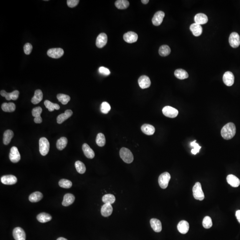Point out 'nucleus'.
<instances>
[{"label": "nucleus", "mask_w": 240, "mask_h": 240, "mask_svg": "<svg viewBox=\"0 0 240 240\" xmlns=\"http://www.w3.org/2000/svg\"><path fill=\"white\" fill-rule=\"evenodd\" d=\"M236 217L238 220V222L240 223V210H237L236 212Z\"/></svg>", "instance_id": "obj_50"}, {"label": "nucleus", "mask_w": 240, "mask_h": 240, "mask_svg": "<svg viewBox=\"0 0 240 240\" xmlns=\"http://www.w3.org/2000/svg\"><path fill=\"white\" fill-rule=\"evenodd\" d=\"M111 107L110 105L106 102L102 103L101 106V111L102 113L107 114L110 110Z\"/></svg>", "instance_id": "obj_45"}, {"label": "nucleus", "mask_w": 240, "mask_h": 240, "mask_svg": "<svg viewBox=\"0 0 240 240\" xmlns=\"http://www.w3.org/2000/svg\"><path fill=\"white\" fill-rule=\"evenodd\" d=\"M165 16V13L162 11H159L156 12L152 18V22L153 25L155 26H160L162 23Z\"/></svg>", "instance_id": "obj_13"}, {"label": "nucleus", "mask_w": 240, "mask_h": 240, "mask_svg": "<svg viewBox=\"0 0 240 240\" xmlns=\"http://www.w3.org/2000/svg\"><path fill=\"white\" fill-rule=\"evenodd\" d=\"M190 29L193 35L196 37L200 36L202 33V28L201 25L197 23H193L190 26Z\"/></svg>", "instance_id": "obj_26"}, {"label": "nucleus", "mask_w": 240, "mask_h": 240, "mask_svg": "<svg viewBox=\"0 0 240 240\" xmlns=\"http://www.w3.org/2000/svg\"><path fill=\"white\" fill-rule=\"evenodd\" d=\"M57 240H68L66 238H64V237H59V238H57Z\"/></svg>", "instance_id": "obj_53"}, {"label": "nucleus", "mask_w": 240, "mask_h": 240, "mask_svg": "<svg viewBox=\"0 0 240 240\" xmlns=\"http://www.w3.org/2000/svg\"><path fill=\"white\" fill-rule=\"evenodd\" d=\"M189 224L188 222L185 220H182L180 221L177 226L179 232L183 234L187 233L189 230Z\"/></svg>", "instance_id": "obj_19"}, {"label": "nucleus", "mask_w": 240, "mask_h": 240, "mask_svg": "<svg viewBox=\"0 0 240 240\" xmlns=\"http://www.w3.org/2000/svg\"><path fill=\"white\" fill-rule=\"evenodd\" d=\"M32 49H33V46L32 44L29 43H27L24 46V50L26 54H30L32 52Z\"/></svg>", "instance_id": "obj_47"}, {"label": "nucleus", "mask_w": 240, "mask_h": 240, "mask_svg": "<svg viewBox=\"0 0 240 240\" xmlns=\"http://www.w3.org/2000/svg\"><path fill=\"white\" fill-rule=\"evenodd\" d=\"M9 157L10 160L13 163H17L21 159V155L19 151L15 146H13L10 149Z\"/></svg>", "instance_id": "obj_10"}, {"label": "nucleus", "mask_w": 240, "mask_h": 240, "mask_svg": "<svg viewBox=\"0 0 240 240\" xmlns=\"http://www.w3.org/2000/svg\"><path fill=\"white\" fill-rule=\"evenodd\" d=\"M34 121L36 123L40 124L42 123V117L34 118Z\"/></svg>", "instance_id": "obj_51"}, {"label": "nucleus", "mask_w": 240, "mask_h": 240, "mask_svg": "<svg viewBox=\"0 0 240 240\" xmlns=\"http://www.w3.org/2000/svg\"><path fill=\"white\" fill-rule=\"evenodd\" d=\"M171 178V176L169 173L164 172L160 175L158 178V183L161 188L163 189L167 188Z\"/></svg>", "instance_id": "obj_5"}, {"label": "nucleus", "mask_w": 240, "mask_h": 240, "mask_svg": "<svg viewBox=\"0 0 240 240\" xmlns=\"http://www.w3.org/2000/svg\"><path fill=\"white\" fill-rule=\"evenodd\" d=\"M194 21L195 23L198 24V25H203L207 22L208 18L207 16L205 14L199 13L195 15L194 17Z\"/></svg>", "instance_id": "obj_22"}, {"label": "nucleus", "mask_w": 240, "mask_h": 240, "mask_svg": "<svg viewBox=\"0 0 240 240\" xmlns=\"http://www.w3.org/2000/svg\"><path fill=\"white\" fill-rule=\"evenodd\" d=\"M119 154L121 158L125 163L130 164L133 161V154L129 149L125 147L121 148Z\"/></svg>", "instance_id": "obj_2"}, {"label": "nucleus", "mask_w": 240, "mask_h": 240, "mask_svg": "<svg viewBox=\"0 0 240 240\" xmlns=\"http://www.w3.org/2000/svg\"><path fill=\"white\" fill-rule=\"evenodd\" d=\"M75 166L77 171L80 174H83L86 171V167L85 165L82 161L77 160L75 163Z\"/></svg>", "instance_id": "obj_39"}, {"label": "nucleus", "mask_w": 240, "mask_h": 240, "mask_svg": "<svg viewBox=\"0 0 240 240\" xmlns=\"http://www.w3.org/2000/svg\"><path fill=\"white\" fill-rule=\"evenodd\" d=\"M82 150L85 155L88 158L92 159L95 157L94 151L88 144L85 143L83 145Z\"/></svg>", "instance_id": "obj_24"}, {"label": "nucleus", "mask_w": 240, "mask_h": 240, "mask_svg": "<svg viewBox=\"0 0 240 240\" xmlns=\"http://www.w3.org/2000/svg\"><path fill=\"white\" fill-rule=\"evenodd\" d=\"M138 82L140 87L142 89L149 88L151 85L150 80L147 76H140L138 79Z\"/></svg>", "instance_id": "obj_17"}, {"label": "nucleus", "mask_w": 240, "mask_h": 240, "mask_svg": "<svg viewBox=\"0 0 240 240\" xmlns=\"http://www.w3.org/2000/svg\"><path fill=\"white\" fill-rule=\"evenodd\" d=\"M141 1L143 4H146L149 2V0H142Z\"/></svg>", "instance_id": "obj_52"}, {"label": "nucleus", "mask_w": 240, "mask_h": 240, "mask_svg": "<svg viewBox=\"0 0 240 240\" xmlns=\"http://www.w3.org/2000/svg\"><path fill=\"white\" fill-rule=\"evenodd\" d=\"M43 99V93L42 90H37L35 91L34 95L31 100V102L34 104H37L42 101Z\"/></svg>", "instance_id": "obj_29"}, {"label": "nucleus", "mask_w": 240, "mask_h": 240, "mask_svg": "<svg viewBox=\"0 0 240 240\" xmlns=\"http://www.w3.org/2000/svg\"><path fill=\"white\" fill-rule=\"evenodd\" d=\"M123 38L126 42L133 43L138 41V35L135 32L130 31L124 35Z\"/></svg>", "instance_id": "obj_16"}, {"label": "nucleus", "mask_w": 240, "mask_h": 240, "mask_svg": "<svg viewBox=\"0 0 240 240\" xmlns=\"http://www.w3.org/2000/svg\"><path fill=\"white\" fill-rule=\"evenodd\" d=\"M193 196L194 198L199 201H202L205 198L204 193L202 191L201 184L198 182L195 183L193 188Z\"/></svg>", "instance_id": "obj_4"}, {"label": "nucleus", "mask_w": 240, "mask_h": 240, "mask_svg": "<svg viewBox=\"0 0 240 240\" xmlns=\"http://www.w3.org/2000/svg\"><path fill=\"white\" fill-rule=\"evenodd\" d=\"M174 75L177 78L180 80H184L188 77L187 72L183 69H178L176 70L174 72Z\"/></svg>", "instance_id": "obj_32"}, {"label": "nucleus", "mask_w": 240, "mask_h": 240, "mask_svg": "<svg viewBox=\"0 0 240 240\" xmlns=\"http://www.w3.org/2000/svg\"><path fill=\"white\" fill-rule=\"evenodd\" d=\"M57 97L58 101L64 105L67 104L70 100V97L66 94H61V93L57 94Z\"/></svg>", "instance_id": "obj_41"}, {"label": "nucleus", "mask_w": 240, "mask_h": 240, "mask_svg": "<svg viewBox=\"0 0 240 240\" xmlns=\"http://www.w3.org/2000/svg\"><path fill=\"white\" fill-rule=\"evenodd\" d=\"M171 53L170 47L167 45H161L159 49V54L161 56L165 57L169 55Z\"/></svg>", "instance_id": "obj_37"}, {"label": "nucleus", "mask_w": 240, "mask_h": 240, "mask_svg": "<svg viewBox=\"0 0 240 240\" xmlns=\"http://www.w3.org/2000/svg\"><path fill=\"white\" fill-rule=\"evenodd\" d=\"M108 41L107 35L105 33H101L97 36L96 40V46L98 48H102L104 47Z\"/></svg>", "instance_id": "obj_14"}, {"label": "nucleus", "mask_w": 240, "mask_h": 240, "mask_svg": "<svg viewBox=\"0 0 240 240\" xmlns=\"http://www.w3.org/2000/svg\"><path fill=\"white\" fill-rule=\"evenodd\" d=\"M1 182L4 185H12L17 182V180L15 176L13 175H5L1 178Z\"/></svg>", "instance_id": "obj_15"}, {"label": "nucleus", "mask_w": 240, "mask_h": 240, "mask_svg": "<svg viewBox=\"0 0 240 240\" xmlns=\"http://www.w3.org/2000/svg\"><path fill=\"white\" fill-rule=\"evenodd\" d=\"M115 6L117 8L120 9H127L130 6V3L126 0H118L115 2Z\"/></svg>", "instance_id": "obj_35"}, {"label": "nucleus", "mask_w": 240, "mask_h": 240, "mask_svg": "<svg viewBox=\"0 0 240 240\" xmlns=\"http://www.w3.org/2000/svg\"><path fill=\"white\" fill-rule=\"evenodd\" d=\"M99 72L100 74L105 76H108L110 74V70L105 67H100L99 69Z\"/></svg>", "instance_id": "obj_48"}, {"label": "nucleus", "mask_w": 240, "mask_h": 240, "mask_svg": "<svg viewBox=\"0 0 240 240\" xmlns=\"http://www.w3.org/2000/svg\"><path fill=\"white\" fill-rule=\"evenodd\" d=\"M190 145L193 147V149L191 150V153L194 155H196L197 153H198L201 148V146H200L198 143H196V140H194L193 142H191Z\"/></svg>", "instance_id": "obj_44"}, {"label": "nucleus", "mask_w": 240, "mask_h": 240, "mask_svg": "<svg viewBox=\"0 0 240 240\" xmlns=\"http://www.w3.org/2000/svg\"><path fill=\"white\" fill-rule=\"evenodd\" d=\"M229 43L230 46L234 48H236L240 44V37L239 35L236 32L230 34L229 37Z\"/></svg>", "instance_id": "obj_8"}, {"label": "nucleus", "mask_w": 240, "mask_h": 240, "mask_svg": "<svg viewBox=\"0 0 240 240\" xmlns=\"http://www.w3.org/2000/svg\"><path fill=\"white\" fill-rule=\"evenodd\" d=\"M68 143V140L65 137H62L57 140V148L59 150H62L66 147Z\"/></svg>", "instance_id": "obj_34"}, {"label": "nucleus", "mask_w": 240, "mask_h": 240, "mask_svg": "<svg viewBox=\"0 0 240 240\" xmlns=\"http://www.w3.org/2000/svg\"><path fill=\"white\" fill-rule=\"evenodd\" d=\"M73 111L70 110H67L65 111L64 113L60 114L57 118V123L62 124L64 122L69 118L73 114Z\"/></svg>", "instance_id": "obj_18"}, {"label": "nucleus", "mask_w": 240, "mask_h": 240, "mask_svg": "<svg viewBox=\"0 0 240 240\" xmlns=\"http://www.w3.org/2000/svg\"><path fill=\"white\" fill-rule=\"evenodd\" d=\"M151 226L155 232L159 233L162 230V225L160 221L156 219H152L150 221Z\"/></svg>", "instance_id": "obj_23"}, {"label": "nucleus", "mask_w": 240, "mask_h": 240, "mask_svg": "<svg viewBox=\"0 0 240 240\" xmlns=\"http://www.w3.org/2000/svg\"><path fill=\"white\" fill-rule=\"evenodd\" d=\"M162 112L166 117L175 118L178 114V111L177 109L170 106H165L162 109Z\"/></svg>", "instance_id": "obj_6"}, {"label": "nucleus", "mask_w": 240, "mask_h": 240, "mask_svg": "<svg viewBox=\"0 0 240 240\" xmlns=\"http://www.w3.org/2000/svg\"><path fill=\"white\" fill-rule=\"evenodd\" d=\"M37 220L41 223H46L52 220V216L49 214L46 213H42L38 215L37 217Z\"/></svg>", "instance_id": "obj_28"}, {"label": "nucleus", "mask_w": 240, "mask_h": 240, "mask_svg": "<svg viewBox=\"0 0 240 240\" xmlns=\"http://www.w3.org/2000/svg\"><path fill=\"white\" fill-rule=\"evenodd\" d=\"M223 81L225 84L227 86H232L234 82V75L231 72H226L223 75Z\"/></svg>", "instance_id": "obj_12"}, {"label": "nucleus", "mask_w": 240, "mask_h": 240, "mask_svg": "<svg viewBox=\"0 0 240 240\" xmlns=\"http://www.w3.org/2000/svg\"><path fill=\"white\" fill-rule=\"evenodd\" d=\"M42 111V109L41 107L38 106V107H35L32 110V115L35 118L41 117V114Z\"/></svg>", "instance_id": "obj_46"}, {"label": "nucleus", "mask_w": 240, "mask_h": 240, "mask_svg": "<svg viewBox=\"0 0 240 240\" xmlns=\"http://www.w3.org/2000/svg\"><path fill=\"white\" fill-rule=\"evenodd\" d=\"M63 49L62 48H53L50 49L47 51V55L49 57L57 59L60 58L63 55Z\"/></svg>", "instance_id": "obj_7"}, {"label": "nucleus", "mask_w": 240, "mask_h": 240, "mask_svg": "<svg viewBox=\"0 0 240 240\" xmlns=\"http://www.w3.org/2000/svg\"><path fill=\"white\" fill-rule=\"evenodd\" d=\"M103 202L105 204H112L114 203L116 200L115 196L112 194H107L105 195L102 198Z\"/></svg>", "instance_id": "obj_38"}, {"label": "nucleus", "mask_w": 240, "mask_h": 240, "mask_svg": "<svg viewBox=\"0 0 240 240\" xmlns=\"http://www.w3.org/2000/svg\"><path fill=\"white\" fill-rule=\"evenodd\" d=\"M14 132L11 130H7L4 132L3 135V143L5 145H7L10 143L11 139L14 137Z\"/></svg>", "instance_id": "obj_30"}, {"label": "nucleus", "mask_w": 240, "mask_h": 240, "mask_svg": "<svg viewBox=\"0 0 240 240\" xmlns=\"http://www.w3.org/2000/svg\"><path fill=\"white\" fill-rule=\"evenodd\" d=\"M75 201V197L71 193H67L64 195L62 205L64 206H68L74 203Z\"/></svg>", "instance_id": "obj_27"}, {"label": "nucleus", "mask_w": 240, "mask_h": 240, "mask_svg": "<svg viewBox=\"0 0 240 240\" xmlns=\"http://www.w3.org/2000/svg\"><path fill=\"white\" fill-rule=\"evenodd\" d=\"M59 185L61 187L69 188H70L72 186V183L70 181L62 179L59 181Z\"/></svg>", "instance_id": "obj_42"}, {"label": "nucleus", "mask_w": 240, "mask_h": 240, "mask_svg": "<svg viewBox=\"0 0 240 240\" xmlns=\"http://www.w3.org/2000/svg\"><path fill=\"white\" fill-rule=\"evenodd\" d=\"M43 198L42 193L41 192H34L32 194H30L29 196V201L31 202H37L40 201Z\"/></svg>", "instance_id": "obj_33"}, {"label": "nucleus", "mask_w": 240, "mask_h": 240, "mask_svg": "<svg viewBox=\"0 0 240 240\" xmlns=\"http://www.w3.org/2000/svg\"><path fill=\"white\" fill-rule=\"evenodd\" d=\"M97 144L100 147H102L105 145L106 140L105 135L103 133H99L97 134L96 139Z\"/></svg>", "instance_id": "obj_40"}, {"label": "nucleus", "mask_w": 240, "mask_h": 240, "mask_svg": "<svg viewBox=\"0 0 240 240\" xmlns=\"http://www.w3.org/2000/svg\"><path fill=\"white\" fill-rule=\"evenodd\" d=\"M44 105L46 108L50 112L53 111L55 110H59L60 108L59 105L53 103L49 100H45L44 102Z\"/></svg>", "instance_id": "obj_36"}, {"label": "nucleus", "mask_w": 240, "mask_h": 240, "mask_svg": "<svg viewBox=\"0 0 240 240\" xmlns=\"http://www.w3.org/2000/svg\"><path fill=\"white\" fill-rule=\"evenodd\" d=\"M79 2V0H68L67 4L69 7L73 8L76 6Z\"/></svg>", "instance_id": "obj_49"}, {"label": "nucleus", "mask_w": 240, "mask_h": 240, "mask_svg": "<svg viewBox=\"0 0 240 240\" xmlns=\"http://www.w3.org/2000/svg\"><path fill=\"white\" fill-rule=\"evenodd\" d=\"M39 144L40 153L42 156H46L49 152L50 147L49 141L46 138L43 137L39 140Z\"/></svg>", "instance_id": "obj_3"}, {"label": "nucleus", "mask_w": 240, "mask_h": 240, "mask_svg": "<svg viewBox=\"0 0 240 240\" xmlns=\"http://www.w3.org/2000/svg\"><path fill=\"white\" fill-rule=\"evenodd\" d=\"M13 235L15 240H26V233L21 228L18 227L14 229Z\"/></svg>", "instance_id": "obj_9"}, {"label": "nucleus", "mask_w": 240, "mask_h": 240, "mask_svg": "<svg viewBox=\"0 0 240 240\" xmlns=\"http://www.w3.org/2000/svg\"><path fill=\"white\" fill-rule=\"evenodd\" d=\"M0 93L1 96L5 97L8 101L17 100L19 95V92L18 90H14L10 93L6 92L5 90H1Z\"/></svg>", "instance_id": "obj_11"}, {"label": "nucleus", "mask_w": 240, "mask_h": 240, "mask_svg": "<svg viewBox=\"0 0 240 240\" xmlns=\"http://www.w3.org/2000/svg\"><path fill=\"white\" fill-rule=\"evenodd\" d=\"M1 109L6 112H13L15 110L16 105L14 103H4L1 105Z\"/></svg>", "instance_id": "obj_31"}, {"label": "nucleus", "mask_w": 240, "mask_h": 240, "mask_svg": "<svg viewBox=\"0 0 240 240\" xmlns=\"http://www.w3.org/2000/svg\"><path fill=\"white\" fill-rule=\"evenodd\" d=\"M236 133L235 125L233 123H229L226 124L221 129V135L226 140H229L234 138Z\"/></svg>", "instance_id": "obj_1"}, {"label": "nucleus", "mask_w": 240, "mask_h": 240, "mask_svg": "<svg viewBox=\"0 0 240 240\" xmlns=\"http://www.w3.org/2000/svg\"><path fill=\"white\" fill-rule=\"evenodd\" d=\"M142 132L147 135H152L154 134L155 129L154 126L148 124H145L141 127Z\"/></svg>", "instance_id": "obj_25"}, {"label": "nucleus", "mask_w": 240, "mask_h": 240, "mask_svg": "<svg viewBox=\"0 0 240 240\" xmlns=\"http://www.w3.org/2000/svg\"><path fill=\"white\" fill-rule=\"evenodd\" d=\"M227 181L233 187H237L240 185L239 179L233 174H229L227 177Z\"/></svg>", "instance_id": "obj_21"}, {"label": "nucleus", "mask_w": 240, "mask_h": 240, "mask_svg": "<svg viewBox=\"0 0 240 240\" xmlns=\"http://www.w3.org/2000/svg\"><path fill=\"white\" fill-rule=\"evenodd\" d=\"M203 227L206 229H209L213 226V222L211 218L209 216H206L204 218L202 222Z\"/></svg>", "instance_id": "obj_43"}, {"label": "nucleus", "mask_w": 240, "mask_h": 240, "mask_svg": "<svg viewBox=\"0 0 240 240\" xmlns=\"http://www.w3.org/2000/svg\"><path fill=\"white\" fill-rule=\"evenodd\" d=\"M113 208L110 204H105L101 208V214L104 217H109L112 213Z\"/></svg>", "instance_id": "obj_20"}]
</instances>
